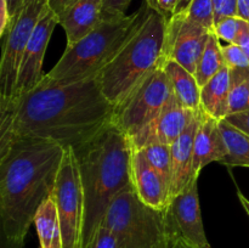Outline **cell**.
I'll return each mask as SVG.
<instances>
[{
	"label": "cell",
	"instance_id": "3",
	"mask_svg": "<svg viewBox=\"0 0 249 248\" xmlns=\"http://www.w3.org/2000/svg\"><path fill=\"white\" fill-rule=\"evenodd\" d=\"M75 151L84 192L82 245L87 248L101 226L113 199L133 182L134 148L130 140L113 123Z\"/></svg>",
	"mask_w": 249,
	"mask_h": 248
},
{
	"label": "cell",
	"instance_id": "21",
	"mask_svg": "<svg viewBox=\"0 0 249 248\" xmlns=\"http://www.w3.org/2000/svg\"><path fill=\"white\" fill-rule=\"evenodd\" d=\"M225 140L228 155L219 163L228 167L249 168V135L241 131L226 119L219 121Z\"/></svg>",
	"mask_w": 249,
	"mask_h": 248
},
{
	"label": "cell",
	"instance_id": "29",
	"mask_svg": "<svg viewBox=\"0 0 249 248\" xmlns=\"http://www.w3.org/2000/svg\"><path fill=\"white\" fill-rule=\"evenodd\" d=\"M87 248H119L113 233L104 225L97 229L96 233Z\"/></svg>",
	"mask_w": 249,
	"mask_h": 248
},
{
	"label": "cell",
	"instance_id": "16",
	"mask_svg": "<svg viewBox=\"0 0 249 248\" xmlns=\"http://www.w3.org/2000/svg\"><path fill=\"white\" fill-rule=\"evenodd\" d=\"M202 109L196 112L191 124L187 126L182 135L170 145L172 150V181H170L169 196L172 198L177 194L181 192L194 177V143L199 121H201ZM169 198V199H170Z\"/></svg>",
	"mask_w": 249,
	"mask_h": 248
},
{
	"label": "cell",
	"instance_id": "25",
	"mask_svg": "<svg viewBox=\"0 0 249 248\" xmlns=\"http://www.w3.org/2000/svg\"><path fill=\"white\" fill-rule=\"evenodd\" d=\"M185 15L192 21L214 32V0H192Z\"/></svg>",
	"mask_w": 249,
	"mask_h": 248
},
{
	"label": "cell",
	"instance_id": "13",
	"mask_svg": "<svg viewBox=\"0 0 249 248\" xmlns=\"http://www.w3.org/2000/svg\"><path fill=\"white\" fill-rule=\"evenodd\" d=\"M195 114L196 112L186 108L173 92L155 123L133 139L131 146L134 150H141L156 140L172 145L191 124Z\"/></svg>",
	"mask_w": 249,
	"mask_h": 248
},
{
	"label": "cell",
	"instance_id": "12",
	"mask_svg": "<svg viewBox=\"0 0 249 248\" xmlns=\"http://www.w3.org/2000/svg\"><path fill=\"white\" fill-rule=\"evenodd\" d=\"M58 24V17L50 6H46L36 23L22 57L14 99L33 90L43 79V62L53 32ZM12 99V100H14ZM11 100V101H12ZM10 101V102H11Z\"/></svg>",
	"mask_w": 249,
	"mask_h": 248
},
{
	"label": "cell",
	"instance_id": "2",
	"mask_svg": "<svg viewBox=\"0 0 249 248\" xmlns=\"http://www.w3.org/2000/svg\"><path fill=\"white\" fill-rule=\"evenodd\" d=\"M65 148L50 140L0 143V216L7 242L22 247L36 211L53 195Z\"/></svg>",
	"mask_w": 249,
	"mask_h": 248
},
{
	"label": "cell",
	"instance_id": "11",
	"mask_svg": "<svg viewBox=\"0 0 249 248\" xmlns=\"http://www.w3.org/2000/svg\"><path fill=\"white\" fill-rule=\"evenodd\" d=\"M212 33L185 14L173 15L168 18L162 60L175 61L195 75Z\"/></svg>",
	"mask_w": 249,
	"mask_h": 248
},
{
	"label": "cell",
	"instance_id": "36",
	"mask_svg": "<svg viewBox=\"0 0 249 248\" xmlns=\"http://www.w3.org/2000/svg\"><path fill=\"white\" fill-rule=\"evenodd\" d=\"M236 16L249 23V0H237V14Z\"/></svg>",
	"mask_w": 249,
	"mask_h": 248
},
{
	"label": "cell",
	"instance_id": "15",
	"mask_svg": "<svg viewBox=\"0 0 249 248\" xmlns=\"http://www.w3.org/2000/svg\"><path fill=\"white\" fill-rule=\"evenodd\" d=\"M226 155L228 148L219 121L202 111L194 143V175L198 177L204 167L213 162L219 163Z\"/></svg>",
	"mask_w": 249,
	"mask_h": 248
},
{
	"label": "cell",
	"instance_id": "35",
	"mask_svg": "<svg viewBox=\"0 0 249 248\" xmlns=\"http://www.w3.org/2000/svg\"><path fill=\"white\" fill-rule=\"evenodd\" d=\"M73 1H75V0H49V6L56 15H60Z\"/></svg>",
	"mask_w": 249,
	"mask_h": 248
},
{
	"label": "cell",
	"instance_id": "39",
	"mask_svg": "<svg viewBox=\"0 0 249 248\" xmlns=\"http://www.w3.org/2000/svg\"><path fill=\"white\" fill-rule=\"evenodd\" d=\"M237 197L241 202V206L243 207V209H245L246 213H247V215L249 216V199L240 191V190H237Z\"/></svg>",
	"mask_w": 249,
	"mask_h": 248
},
{
	"label": "cell",
	"instance_id": "34",
	"mask_svg": "<svg viewBox=\"0 0 249 248\" xmlns=\"http://www.w3.org/2000/svg\"><path fill=\"white\" fill-rule=\"evenodd\" d=\"M247 55V57L249 58V23L245 21L243 23L242 29H241L240 34H238V38L236 40V43Z\"/></svg>",
	"mask_w": 249,
	"mask_h": 248
},
{
	"label": "cell",
	"instance_id": "24",
	"mask_svg": "<svg viewBox=\"0 0 249 248\" xmlns=\"http://www.w3.org/2000/svg\"><path fill=\"white\" fill-rule=\"evenodd\" d=\"M145 153L148 162L160 172L163 179L167 181L170 190V181H172V150L170 145L162 142L160 140L152 141L147 143L143 148H141Z\"/></svg>",
	"mask_w": 249,
	"mask_h": 248
},
{
	"label": "cell",
	"instance_id": "4",
	"mask_svg": "<svg viewBox=\"0 0 249 248\" xmlns=\"http://www.w3.org/2000/svg\"><path fill=\"white\" fill-rule=\"evenodd\" d=\"M168 18L147 7L139 26L99 73L101 89L114 107L162 61Z\"/></svg>",
	"mask_w": 249,
	"mask_h": 248
},
{
	"label": "cell",
	"instance_id": "30",
	"mask_svg": "<svg viewBox=\"0 0 249 248\" xmlns=\"http://www.w3.org/2000/svg\"><path fill=\"white\" fill-rule=\"evenodd\" d=\"M236 14H237V0H214L215 23L224 17L236 16Z\"/></svg>",
	"mask_w": 249,
	"mask_h": 248
},
{
	"label": "cell",
	"instance_id": "18",
	"mask_svg": "<svg viewBox=\"0 0 249 248\" xmlns=\"http://www.w3.org/2000/svg\"><path fill=\"white\" fill-rule=\"evenodd\" d=\"M230 70L228 66L201 88V109L216 121L229 116Z\"/></svg>",
	"mask_w": 249,
	"mask_h": 248
},
{
	"label": "cell",
	"instance_id": "1",
	"mask_svg": "<svg viewBox=\"0 0 249 248\" xmlns=\"http://www.w3.org/2000/svg\"><path fill=\"white\" fill-rule=\"evenodd\" d=\"M114 116L99 77L71 84L41 82L0 109V143L15 138L50 140L78 150L89 142Z\"/></svg>",
	"mask_w": 249,
	"mask_h": 248
},
{
	"label": "cell",
	"instance_id": "27",
	"mask_svg": "<svg viewBox=\"0 0 249 248\" xmlns=\"http://www.w3.org/2000/svg\"><path fill=\"white\" fill-rule=\"evenodd\" d=\"M221 49H223L225 66H228L230 70L249 67V58L237 44H226V45H223Z\"/></svg>",
	"mask_w": 249,
	"mask_h": 248
},
{
	"label": "cell",
	"instance_id": "10",
	"mask_svg": "<svg viewBox=\"0 0 249 248\" xmlns=\"http://www.w3.org/2000/svg\"><path fill=\"white\" fill-rule=\"evenodd\" d=\"M197 179L194 177L181 192L169 199L164 209L165 224L170 238L180 237L196 248H212L202 221Z\"/></svg>",
	"mask_w": 249,
	"mask_h": 248
},
{
	"label": "cell",
	"instance_id": "9",
	"mask_svg": "<svg viewBox=\"0 0 249 248\" xmlns=\"http://www.w3.org/2000/svg\"><path fill=\"white\" fill-rule=\"evenodd\" d=\"M48 5L49 0H32L5 35L0 61V109L14 99L22 57Z\"/></svg>",
	"mask_w": 249,
	"mask_h": 248
},
{
	"label": "cell",
	"instance_id": "22",
	"mask_svg": "<svg viewBox=\"0 0 249 248\" xmlns=\"http://www.w3.org/2000/svg\"><path fill=\"white\" fill-rule=\"evenodd\" d=\"M221 48H223V45L220 43V39L213 32L198 63H197L196 72H195V77H196L201 88L225 67V61H224L223 49Z\"/></svg>",
	"mask_w": 249,
	"mask_h": 248
},
{
	"label": "cell",
	"instance_id": "38",
	"mask_svg": "<svg viewBox=\"0 0 249 248\" xmlns=\"http://www.w3.org/2000/svg\"><path fill=\"white\" fill-rule=\"evenodd\" d=\"M192 0H178L177 6H175V11L173 15H181L186 12V10L189 9L190 4H191Z\"/></svg>",
	"mask_w": 249,
	"mask_h": 248
},
{
	"label": "cell",
	"instance_id": "19",
	"mask_svg": "<svg viewBox=\"0 0 249 248\" xmlns=\"http://www.w3.org/2000/svg\"><path fill=\"white\" fill-rule=\"evenodd\" d=\"M169 77L173 92L186 108L197 112L201 109V87L191 72L173 60H162L160 63Z\"/></svg>",
	"mask_w": 249,
	"mask_h": 248
},
{
	"label": "cell",
	"instance_id": "28",
	"mask_svg": "<svg viewBox=\"0 0 249 248\" xmlns=\"http://www.w3.org/2000/svg\"><path fill=\"white\" fill-rule=\"evenodd\" d=\"M131 0H102V18H119L126 16Z\"/></svg>",
	"mask_w": 249,
	"mask_h": 248
},
{
	"label": "cell",
	"instance_id": "26",
	"mask_svg": "<svg viewBox=\"0 0 249 248\" xmlns=\"http://www.w3.org/2000/svg\"><path fill=\"white\" fill-rule=\"evenodd\" d=\"M243 21L237 16H228L218 21L214 26V33L220 40L226 41L228 44H235L238 38L241 29H242Z\"/></svg>",
	"mask_w": 249,
	"mask_h": 248
},
{
	"label": "cell",
	"instance_id": "23",
	"mask_svg": "<svg viewBox=\"0 0 249 248\" xmlns=\"http://www.w3.org/2000/svg\"><path fill=\"white\" fill-rule=\"evenodd\" d=\"M230 70V68H229ZM230 96L229 114L249 109V67L230 70Z\"/></svg>",
	"mask_w": 249,
	"mask_h": 248
},
{
	"label": "cell",
	"instance_id": "7",
	"mask_svg": "<svg viewBox=\"0 0 249 248\" xmlns=\"http://www.w3.org/2000/svg\"><path fill=\"white\" fill-rule=\"evenodd\" d=\"M172 94L169 77L158 66L114 107L112 123L131 141L155 123Z\"/></svg>",
	"mask_w": 249,
	"mask_h": 248
},
{
	"label": "cell",
	"instance_id": "37",
	"mask_svg": "<svg viewBox=\"0 0 249 248\" xmlns=\"http://www.w3.org/2000/svg\"><path fill=\"white\" fill-rule=\"evenodd\" d=\"M167 248H196L192 245H190L189 242H186L185 240L180 237H173L170 238L169 245H168Z\"/></svg>",
	"mask_w": 249,
	"mask_h": 248
},
{
	"label": "cell",
	"instance_id": "31",
	"mask_svg": "<svg viewBox=\"0 0 249 248\" xmlns=\"http://www.w3.org/2000/svg\"><path fill=\"white\" fill-rule=\"evenodd\" d=\"M145 2L151 10L170 18L175 11L178 0H145Z\"/></svg>",
	"mask_w": 249,
	"mask_h": 248
},
{
	"label": "cell",
	"instance_id": "14",
	"mask_svg": "<svg viewBox=\"0 0 249 248\" xmlns=\"http://www.w3.org/2000/svg\"><path fill=\"white\" fill-rule=\"evenodd\" d=\"M131 172L134 189L141 201L152 208L165 209L170 198L169 186L141 150H134Z\"/></svg>",
	"mask_w": 249,
	"mask_h": 248
},
{
	"label": "cell",
	"instance_id": "33",
	"mask_svg": "<svg viewBox=\"0 0 249 248\" xmlns=\"http://www.w3.org/2000/svg\"><path fill=\"white\" fill-rule=\"evenodd\" d=\"M6 1H7V6H9L10 28H11V26L15 23L17 17L19 16V14L23 11L24 7H26L32 0H6Z\"/></svg>",
	"mask_w": 249,
	"mask_h": 248
},
{
	"label": "cell",
	"instance_id": "17",
	"mask_svg": "<svg viewBox=\"0 0 249 248\" xmlns=\"http://www.w3.org/2000/svg\"><path fill=\"white\" fill-rule=\"evenodd\" d=\"M58 17L67 45L77 43L94 31L102 21V0H75Z\"/></svg>",
	"mask_w": 249,
	"mask_h": 248
},
{
	"label": "cell",
	"instance_id": "8",
	"mask_svg": "<svg viewBox=\"0 0 249 248\" xmlns=\"http://www.w3.org/2000/svg\"><path fill=\"white\" fill-rule=\"evenodd\" d=\"M53 196L62 229L63 248H80L84 223V192L75 151L65 148Z\"/></svg>",
	"mask_w": 249,
	"mask_h": 248
},
{
	"label": "cell",
	"instance_id": "20",
	"mask_svg": "<svg viewBox=\"0 0 249 248\" xmlns=\"http://www.w3.org/2000/svg\"><path fill=\"white\" fill-rule=\"evenodd\" d=\"M33 224L36 225L40 248H63L62 229L53 195L39 207Z\"/></svg>",
	"mask_w": 249,
	"mask_h": 248
},
{
	"label": "cell",
	"instance_id": "5",
	"mask_svg": "<svg viewBox=\"0 0 249 248\" xmlns=\"http://www.w3.org/2000/svg\"><path fill=\"white\" fill-rule=\"evenodd\" d=\"M147 7L143 1L142 6L134 14L102 19L88 35L66 46L57 63L44 74V79L56 84H71L97 77L133 34Z\"/></svg>",
	"mask_w": 249,
	"mask_h": 248
},
{
	"label": "cell",
	"instance_id": "32",
	"mask_svg": "<svg viewBox=\"0 0 249 248\" xmlns=\"http://www.w3.org/2000/svg\"><path fill=\"white\" fill-rule=\"evenodd\" d=\"M225 119L233 126L249 135V109L240 112V113L229 114Z\"/></svg>",
	"mask_w": 249,
	"mask_h": 248
},
{
	"label": "cell",
	"instance_id": "6",
	"mask_svg": "<svg viewBox=\"0 0 249 248\" xmlns=\"http://www.w3.org/2000/svg\"><path fill=\"white\" fill-rule=\"evenodd\" d=\"M101 225L113 233L119 248H167L169 245L164 209L143 203L135 190L123 191L113 199Z\"/></svg>",
	"mask_w": 249,
	"mask_h": 248
}]
</instances>
